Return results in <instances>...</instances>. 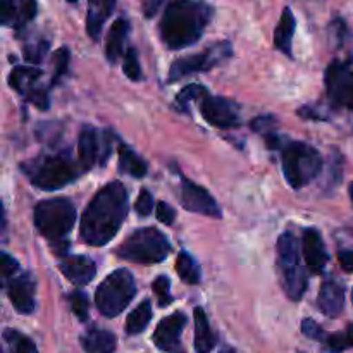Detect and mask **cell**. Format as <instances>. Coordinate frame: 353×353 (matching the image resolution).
<instances>
[{"instance_id": "cell-1", "label": "cell", "mask_w": 353, "mask_h": 353, "mask_svg": "<svg viewBox=\"0 0 353 353\" xmlns=\"http://www.w3.org/2000/svg\"><path fill=\"white\" fill-rule=\"evenodd\" d=\"M128 216V190L123 183H107L85 209L79 234L90 247H103L114 240Z\"/></svg>"}, {"instance_id": "cell-2", "label": "cell", "mask_w": 353, "mask_h": 353, "mask_svg": "<svg viewBox=\"0 0 353 353\" xmlns=\"http://www.w3.org/2000/svg\"><path fill=\"white\" fill-rule=\"evenodd\" d=\"M214 9L202 0H172L161 21V38L172 50L186 48L202 38L212 21Z\"/></svg>"}, {"instance_id": "cell-3", "label": "cell", "mask_w": 353, "mask_h": 353, "mask_svg": "<svg viewBox=\"0 0 353 353\" xmlns=\"http://www.w3.org/2000/svg\"><path fill=\"white\" fill-rule=\"evenodd\" d=\"M23 171L31 185L45 192H54L74 181L83 169L79 162L76 164L72 161L71 152L61 150L33 159L23 165Z\"/></svg>"}, {"instance_id": "cell-4", "label": "cell", "mask_w": 353, "mask_h": 353, "mask_svg": "<svg viewBox=\"0 0 353 353\" xmlns=\"http://www.w3.org/2000/svg\"><path fill=\"white\" fill-rule=\"evenodd\" d=\"M34 226L50 243H64L76 223V207L69 199L43 200L34 207Z\"/></svg>"}, {"instance_id": "cell-5", "label": "cell", "mask_w": 353, "mask_h": 353, "mask_svg": "<svg viewBox=\"0 0 353 353\" xmlns=\"http://www.w3.org/2000/svg\"><path fill=\"white\" fill-rule=\"evenodd\" d=\"M281 162L286 183L295 190L312 183L323 169V157L317 148L303 141H290L283 147Z\"/></svg>"}, {"instance_id": "cell-6", "label": "cell", "mask_w": 353, "mask_h": 353, "mask_svg": "<svg viewBox=\"0 0 353 353\" xmlns=\"http://www.w3.org/2000/svg\"><path fill=\"white\" fill-rule=\"evenodd\" d=\"M278 269L286 296L299 302L307 293L309 278L300 264V245L292 231H285L278 240Z\"/></svg>"}, {"instance_id": "cell-7", "label": "cell", "mask_w": 353, "mask_h": 353, "mask_svg": "<svg viewBox=\"0 0 353 353\" xmlns=\"http://www.w3.org/2000/svg\"><path fill=\"white\" fill-rule=\"evenodd\" d=\"M121 259L134 264H159L171 254V243L155 228H141L133 231L116 250Z\"/></svg>"}, {"instance_id": "cell-8", "label": "cell", "mask_w": 353, "mask_h": 353, "mask_svg": "<svg viewBox=\"0 0 353 353\" xmlns=\"http://www.w3.org/2000/svg\"><path fill=\"white\" fill-rule=\"evenodd\" d=\"M137 295V283L128 269L107 276L95 292V303L103 317H117Z\"/></svg>"}, {"instance_id": "cell-9", "label": "cell", "mask_w": 353, "mask_h": 353, "mask_svg": "<svg viewBox=\"0 0 353 353\" xmlns=\"http://www.w3.org/2000/svg\"><path fill=\"white\" fill-rule=\"evenodd\" d=\"M231 55H233V47H231L230 41H217V43L210 45L200 54L176 59L172 62L171 69H169V83H176L179 79L186 78V76L210 71L216 65L223 64Z\"/></svg>"}, {"instance_id": "cell-10", "label": "cell", "mask_w": 353, "mask_h": 353, "mask_svg": "<svg viewBox=\"0 0 353 353\" xmlns=\"http://www.w3.org/2000/svg\"><path fill=\"white\" fill-rule=\"evenodd\" d=\"M110 152H112V133L105 131L103 134H100L90 124L81 128L78 140V155L83 172H88L90 169L95 168L99 157L100 165L105 164Z\"/></svg>"}, {"instance_id": "cell-11", "label": "cell", "mask_w": 353, "mask_h": 353, "mask_svg": "<svg viewBox=\"0 0 353 353\" xmlns=\"http://www.w3.org/2000/svg\"><path fill=\"white\" fill-rule=\"evenodd\" d=\"M326 90L338 105L353 109V68L352 61H333L326 69Z\"/></svg>"}, {"instance_id": "cell-12", "label": "cell", "mask_w": 353, "mask_h": 353, "mask_svg": "<svg viewBox=\"0 0 353 353\" xmlns=\"http://www.w3.org/2000/svg\"><path fill=\"white\" fill-rule=\"evenodd\" d=\"M200 114L212 126L221 130H231L240 126V109L231 100L223 97H212L207 93L200 99Z\"/></svg>"}, {"instance_id": "cell-13", "label": "cell", "mask_w": 353, "mask_h": 353, "mask_svg": "<svg viewBox=\"0 0 353 353\" xmlns=\"http://www.w3.org/2000/svg\"><path fill=\"white\" fill-rule=\"evenodd\" d=\"M179 195H181V205L188 212L202 214V216L214 217V219L223 217V210L219 209L214 196L203 186L196 185V183L190 181L186 178H181V192H179Z\"/></svg>"}, {"instance_id": "cell-14", "label": "cell", "mask_w": 353, "mask_h": 353, "mask_svg": "<svg viewBox=\"0 0 353 353\" xmlns=\"http://www.w3.org/2000/svg\"><path fill=\"white\" fill-rule=\"evenodd\" d=\"M7 295H9L10 303L19 314H33L37 307V281L30 272L17 274L16 278L9 279L6 283Z\"/></svg>"}, {"instance_id": "cell-15", "label": "cell", "mask_w": 353, "mask_h": 353, "mask_svg": "<svg viewBox=\"0 0 353 353\" xmlns=\"http://www.w3.org/2000/svg\"><path fill=\"white\" fill-rule=\"evenodd\" d=\"M186 323H188V319H186V316L183 312H174L171 316L164 317L154 331L155 347L162 352L178 350Z\"/></svg>"}, {"instance_id": "cell-16", "label": "cell", "mask_w": 353, "mask_h": 353, "mask_svg": "<svg viewBox=\"0 0 353 353\" xmlns=\"http://www.w3.org/2000/svg\"><path fill=\"white\" fill-rule=\"evenodd\" d=\"M302 252L305 265L314 274H321L330 262V254L324 245L323 234L316 228H309L302 234Z\"/></svg>"}, {"instance_id": "cell-17", "label": "cell", "mask_w": 353, "mask_h": 353, "mask_svg": "<svg viewBox=\"0 0 353 353\" xmlns=\"http://www.w3.org/2000/svg\"><path fill=\"white\" fill-rule=\"evenodd\" d=\"M59 269L65 279L76 286H85L95 278L97 264L86 255H68L59 262Z\"/></svg>"}, {"instance_id": "cell-18", "label": "cell", "mask_w": 353, "mask_h": 353, "mask_svg": "<svg viewBox=\"0 0 353 353\" xmlns=\"http://www.w3.org/2000/svg\"><path fill=\"white\" fill-rule=\"evenodd\" d=\"M345 293L347 292H345L343 283L334 278H327L321 286L319 299H317V305H319L321 312L326 317H331V319L340 316L345 307Z\"/></svg>"}, {"instance_id": "cell-19", "label": "cell", "mask_w": 353, "mask_h": 353, "mask_svg": "<svg viewBox=\"0 0 353 353\" xmlns=\"http://www.w3.org/2000/svg\"><path fill=\"white\" fill-rule=\"evenodd\" d=\"M117 0H88V12H86V31L92 40H99L102 34L107 19L116 9Z\"/></svg>"}, {"instance_id": "cell-20", "label": "cell", "mask_w": 353, "mask_h": 353, "mask_svg": "<svg viewBox=\"0 0 353 353\" xmlns=\"http://www.w3.org/2000/svg\"><path fill=\"white\" fill-rule=\"evenodd\" d=\"M296 21L293 16V10L290 7H285L279 23L274 30V47L286 57H293V34H295Z\"/></svg>"}, {"instance_id": "cell-21", "label": "cell", "mask_w": 353, "mask_h": 353, "mask_svg": "<svg viewBox=\"0 0 353 353\" xmlns=\"http://www.w3.org/2000/svg\"><path fill=\"white\" fill-rule=\"evenodd\" d=\"M130 21L119 17V19L114 21V24L110 26L109 34H107V43H105V55L107 61L116 64L119 61V57L123 55V47L126 43L128 37H130Z\"/></svg>"}, {"instance_id": "cell-22", "label": "cell", "mask_w": 353, "mask_h": 353, "mask_svg": "<svg viewBox=\"0 0 353 353\" xmlns=\"http://www.w3.org/2000/svg\"><path fill=\"white\" fill-rule=\"evenodd\" d=\"M193 317H195V350L196 353H210L216 347V334L210 327L209 317L202 307H196Z\"/></svg>"}, {"instance_id": "cell-23", "label": "cell", "mask_w": 353, "mask_h": 353, "mask_svg": "<svg viewBox=\"0 0 353 353\" xmlns=\"http://www.w3.org/2000/svg\"><path fill=\"white\" fill-rule=\"evenodd\" d=\"M81 347L86 353H114L116 336L105 330H90L81 336Z\"/></svg>"}, {"instance_id": "cell-24", "label": "cell", "mask_w": 353, "mask_h": 353, "mask_svg": "<svg viewBox=\"0 0 353 353\" xmlns=\"http://www.w3.org/2000/svg\"><path fill=\"white\" fill-rule=\"evenodd\" d=\"M117 152H119V171L121 172H124V174L131 176V178H137V179L147 176V172H148L147 162H145L140 155L134 154V152L131 150L126 143L119 141V148H117Z\"/></svg>"}, {"instance_id": "cell-25", "label": "cell", "mask_w": 353, "mask_h": 353, "mask_svg": "<svg viewBox=\"0 0 353 353\" xmlns=\"http://www.w3.org/2000/svg\"><path fill=\"white\" fill-rule=\"evenodd\" d=\"M41 76V69L34 65H16L9 74V85L16 92L26 95L31 88H34V81Z\"/></svg>"}, {"instance_id": "cell-26", "label": "cell", "mask_w": 353, "mask_h": 353, "mask_svg": "<svg viewBox=\"0 0 353 353\" xmlns=\"http://www.w3.org/2000/svg\"><path fill=\"white\" fill-rule=\"evenodd\" d=\"M176 272H178L179 279L186 285H199L202 281V271H200L199 262L195 261L193 255L188 252H181L176 261Z\"/></svg>"}, {"instance_id": "cell-27", "label": "cell", "mask_w": 353, "mask_h": 353, "mask_svg": "<svg viewBox=\"0 0 353 353\" xmlns=\"http://www.w3.org/2000/svg\"><path fill=\"white\" fill-rule=\"evenodd\" d=\"M152 321V303L143 300L126 319V333L128 334H140L147 330L148 323Z\"/></svg>"}, {"instance_id": "cell-28", "label": "cell", "mask_w": 353, "mask_h": 353, "mask_svg": "<svg viewBox=\"0 0 353 353\" xmlns=\"http://www.w3.org/2000/svg\"><path fill=\"white\" fill-rule=\"evenodd\" d=\"M3 338H6L7 345H9L10 353H38L37 345H34L28 336L21 334L19 331L7 330L6 333H3Z\"/></svg>"}, {"instance_id": "cell-29", "label": "cell", "mask_w": 353, "mask_h": 353, "mask_svg": "<svg viewBox=\"0 0 353 353\" xmlns=\"http://www.w3.org/2000/svg\"><path fill=\"white\" fill-rule=\"evenodd\" d=\"M207 90L203 88V86L200 85H188L185 86V88L181 90V92L178 93V97H176V103H178V109L181 110V112H186L190 107V103L195 102V100H200L202 97L207 95Z\"/></svg>"}, {"instance_id": "cell-30", "label": "cell", "mask_w": 353, "mask_h": 353, "mask_svg": "<svg viewBox=\"0 0 353 353\" xmlns=\"http://www.w3.org/2000/svg\"><path fill=\"white\" fill-rule=\"evenodd\" d=\"M38 14V3L37 0H19V6H17V16L16 21H14V26L16 30H21V28L26 26L28 23L37 17Z\"/></svg>"}, {"instance_id": "cell-31", "label": "cell", "mask_w": 353, "mask_h": 353, "mask_svg": "<svg viewBox=\"0 0 353 353\" xmlns=\"http://www.w3.org/2000/svg\"><path fill=\"white\" fill-rule=\"evenodd\" d=\"M69 62H71V52L68 47H61L54 55V76H52V85L61 81L62 76L69 71Z\"/></svg>"}, {"instance_id": "cell-32", "label": "cell", "mask_w": 353, "mask_h": 353, "mask_svg": "<svg viewBox=\"0 0 353 353\" xmlns=\"http://www.w3.org/2000/svg\"><path fill=\"white\" fill-rule=\"evenodd\" d=\"M152 290L157 295L159 305L168 307L172 303V295H171V281H169L168 276H159L152 283Z\"/></svg>"}, {"instance_id": "cell-33", "label": "cell", "mask_w": 353, "mask_h": 353, "mask_svg": "<svg viewBox=\"0 0 353 353\" xmlns=\"http://www.w3.org/2000/svg\"><path fill=\"white\" fill-rule=\"evenodd\" d=\"M123 71L131 81H140L141 79V68L140 61H138V52L133 47L128 48V52L124 54V65Z\"/></svg>"}, {"instance_id": "cell-34", "label": "cell", "mask_w": 353, "mask_h": 353, "mask_svg": "<svg viewBox=\"0 0 353 353\" xmlns=\"http://www.w3.org/2000/svg\"><path fill=\"white\" fill-rule=\"evenodd\" d=\"M69 305H71L72 314H74V316L78 317L81 323H85V321L88 319L90 303H88V299H86L85 293L72 292L71 295H69Z\"/></svg>"}, {"instance_id": "cell-35", "label": "cell", "mask_w": 353, "mask_h": 353, "mask_svg": "<svg viewBox=\"0 0 353 353\" xmlns=\"http://www.w3.org/2000/svg\"><path fill=\"white\" fill-rule=\"evenodd\" d=\"M48 47H50L48 40H38L37 43L26 45V47H24V59H26L30 64H40L45 59V55H47Z\"/></svg>"}, {"instance_id": "cell-36", "label": "cell", "mask_w": 353, "mask_h": 353, "mask_svg": "<svg viewBox=\"0 0 353 353\" xmlns=\"http://www.w3.org/2000/svg\"><path fill=\"white\" fill-rule=\"evenodd\" d=\"M0 271H2V279L3 283H7L9 279L16 278L17 272H19V262L16 261V259L12 257V255H9L7 252H2V255H0Z\"/></svg>"}, {"instance_id": "cell-37", "label": "cell", "mask_w": 353, "mask_h": 353, "mask_svg": "<svg viewBox=\"0 0 353 353\" xmlns=\"http://www.w3.org/2000/svg\"><path fill=\"white\" fill-rule=\"evenodd\" d=\"M326 345V348L333 353H340L345 352L347 348H350V343H348V336L347 331L345 333H333V334H326V340L323 341Z\"/></svg>"}, {"instance_id": "cell-38", "label": "cell", "mask_w": 353, "mask_h": 353, "mask_svg": "<svg viewBox=\"0 0 353 353\" xmlns=\"http://www.w3.org/2000/svg\"><path fill=\"white\" fill-rule=\"evenodd\" d=\"M152 209H154V195H152L148 190H141L140 195H138L137 203H134V210H137L138 216L147 217L152 214Z\"/></svg>"}, {"instance_id": "cell-39", "label": "cell", "mask_w": 353, "mask_h": 353, "mask_svg": "<svg viewBox=\"0 0 353 353\" xmlns=\"http://www.w3.org/2000/svg\"><path fill=\"white\" fill-rule=\"evenodd\" d=\"M24 97H26L28 102L33 103V105L40 110H47L48 105H50L48 93H47V90H43V88H31Z\"/></svg>"}, {"instance_id": "cell-40", "label": "cell", "mask_w": 353, "mask_h": 353, "mask_svg": "<svg viewBox=\"0 0 353 353\" xmlns=\"http://www.w3.org/2000/svg\"><path fill=\"white\" fill-rule=\"evenodd\" d=\"M17 6H19L17 0H0L2 23L6 24V26H9V24H12L14 26V21H16V16H17Z\"/></svg>"}, {"instance_id": "cell-41", "label": "cell", "mask_w": 353, "mask_h": 353, "mask_svg": "<svg viewBox=\"0 0 353 353\" xmlns=\"http://www.w3.org/2000/svg\"><path fill=\"white\" fill-rule=\"evenodd\" d=\"M302 331L303 334H305L307 338H310V340H316V341H324L326 340V331L323 330V327L319 326V324L316 323V321L312 319H305L302 323Z\"/></svg>"}, {"instance_id": "cell-42", "label": "cell", "mask_w": 353, "mask_h": 353, "mask_svg": "<svg viewBox=\"0 0 353 353\" xmlns=\"http://www.w3.org/2000/svg\"><path fill=\"white\" fill-rule=\"evenodd\" d=\"M155 216H157V219L161 221L162 224H165V226H171V224L176 221V210L172 209L169 203L159 202L157 209H155Z\"/></svg>"}, {"instance_id": "cell-43", "label": "cell", "mask_w": 353, "mask_h": 353, "mask_svg": "<svg viewBox=\"0 0 353 353\" xmlns=\"http://www.w3.org/2000/svg\"><path fill=\"white\" fill-rule=\"evenodd\" d=\"M276 117L272 116H259L252 121V130L259 131V133H269V128H274L276 126Z\"/></svg>"}, {"instance_id": "cell-44", "label": "cell", "mask_w": 353, "mask_h": 353, "mask_svg": "<svg viewBox=\"0 0 353 353\" xmlns=\"http://www.w3.org/2000/svg\"><path fill=\"white\" fill-rule=\"evenodd\" d=\"M338 262L347 272H353V250L338 252Z\"/></svg>"}, {"instance_id": "cell-45", "label": "cell", "mask_w": 353, "mask_h": 353, "mask_svg": "<svg viewBox=\"0 0 353 353\" xmlns=\"http://www.w3.org/2000/svg\"><path fill=\"white\" fill-rule=\"evenodd\" d=\"M347 336H348V343H350V347H353V326H348Z\"/></svg>"}, {"instance_id": "cell-46", "label": "cell", "mask_w": 353, "mask_h": 353, "mask_svg": "<svg viewBox=\"0 0 353 353\" xmlns=\"http://www.w3.org/2000/svg\"><path fill=\"white\" fill-rule=\"evenodd\" d=\"M219 353H236V352H234L231 347H224V348H221Z\"/></svg>"}, {"instance_id": "cell-47", "label": "cell", "mask_w": 353, "mask_h": 353, "mask_svg": "<svg viewBox=\"0 0 353 353\" xmlns=\"http://www.w3.org/2000/svg\"><path fill=\"white\" fill-rule=\"evenodd\" d=\"M350 199H352V203H353V183L350 185Z\"/></svg>"}, {"instance_id": "cell-48", "label": "cell", "mask_w": 353, "mask_h": 353, "mask_svg": "<svg viewBox=\"0 0 353 353\" xmlns=\"http://www.w3.org/2000/svg\"><path fill=\"white\" fill-rule=\"evenodd\" d=\"M68 2H78V0H68Z\"/></svg>"}, {"instance_id": "cell-49", "label": "cell", "mask_w": 353, "mask_h": 353, "mask_svg": "<svg viewBox=\"0 0 353 353\" xmlns=\"http://www.w3.org/2000/svg\"><path fill=\"white\" fill-rule=\"evenodd\" d=\"M352 302H353V292H352Z\"/></svg>"}]
</instances>
